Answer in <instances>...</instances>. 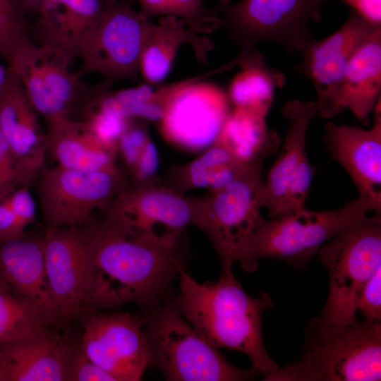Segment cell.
I'll return each instance as SVG.
<instances>
[{
  "instance_id": "cell-1",
  "label": "cell",
  "mask_w": 381,
  "mask_h": 381,
  "mask_svg": "<svg viewBox=\"0 0 381 381\" xmlns=\"http://www.w3.org/2000/svg\"><path fill=\"white\" fill-rule=\"evenodd\" d=\"M83 226L91 254L83 315L131 302L150 308L158 305L181 265L178 246L128 236L102 221L90 219Z\"/></svg>"
},
{
  "instance_id": "cell-2",
  "label": "cell",
  "mask_w": 381,
  "mask_h": 381,
  "mask_svg": "<svg viewBox=\"0 0 381 381\" xmlns=\"http://www.w3.org/2000/svg\"><path fill=\"white\" fill-rule=\"evenodd\" d=\"M176 305L185 318L217 348L244 353L265 378L279 365L270 356L262 334V317L273 303L265 292L246 293L233 272H221L216 282L200 283L181 265ZM264 380V379H263Z\"/></svg>"
},
{
  "instance_id": "cell-3",
  "label": "cell",
  "mask_w": 381,
  "mask_h": 381,
  "mask_svg": "<svg viewBox=\"0 0 381 381\" xmlns=\"http://www.w3.org/2000/svg\"><path fill=\"white\" fill-rule=\"evenodd\" d=\"M300 358L279 367L266 381H377L381 380V321L332 325L308 322Z\"/></svg>"
},
{
  "instance_id": "cell-4",
  "label": "cell",
  "mask_w": 381,
  "mask_h": 381,
  "mask_svg": "<svg viewBox=\"0 0 381 381\" xmlns=\"http://www.w3.org/2000/svg\"><path fill=\"white\" fill-rule=\"evenodd\" d=\"M381 208L358 197L331 210L311 211L306 207L277 218L263 219L241 250L237 262L253 272L260 258L278 260L303 269L320 248L356 219Z\"/></svg>"
},
{
  "instance_id": "cell-5",
  "label": "cell",
  "mask_w": 381,
  "mask_h": 381,
  "mask_svg": "<svg viewBox=\"0 0 381 381\" xmlns=\"http://www.w3.org/2000/svg\"><path fill=\"white\" fill-rule=\"evenodd\" d=\"M143 318L151 364L172 381H243L260 374L230 363L185 318L176 303L157 305Z\"/></svg>"
},
{
  "instance_id": "cell-6",
  "label": "cell",
  "mask_w": 381,
  "mask_h": 381,
  "mask_svg": "<svg viewBox=\"0 0 381 381\" xmlns=\"http://www.w3.org/2000/svg\"><path fill=\"white\" fill-rule=\"evenodd\" d=\"M317 259L329 278L328 296L318 317L332 325L354 322L357 296L381 267L380 213L348 225L320 248Z\"/></svg>"
},
{
  "instance_id": "cell-7",
  "label": "cell",
  "mask_w": 381,
  "mask_h": 381,
  "mask_svg": "<svg viewBox=\"0 0 381 381\" xmlns=\"http://www.w3.org/2000/svg\"><path fill=\"white\" fill-rule=\"evenodd\" d=\"M199 198L186 196L159 178L131 183L102 212L101 220L123 234L178 246L188 225L193 224Z\"/></svg>"
},
{
  "instance_id": "cell-8",
  "label": "cell",
  "mask_w": 381,
  "mask_h": 381,
  "mask_svg": "<svg viewBox=\"0 0 381 381\" xmlns=\"http://www.w3.org/2000/svg\"><path fill=\"white\" fill-rule=\"evenodd\" d=\"M262 163L253 164L222 188L199 198L193 225L212 242L221 272H232L241 250L264 219L260 204Z\"/></svg>"
},
{
  "instance_id": "cell-9",
  "label": "cell",
  "mask_w": 381,
  "mask_h": 381,
  "mask_svg": "<svg viewBox=\"0 0 381 381\" xmlns=\"http://www.w3.org/2000/svg\"><path fill=\"white\" fill-rule=\"evenodd\" d=\"M233 68L231 62L205 73L169 84V96L158 129L168 143L190 152L216 140L229 116L228 95L207 77Z\"/></svg>"
},
{
  "instance_id": "cell-10",
  "label": "cell",
  "mask_w": 381,
  "mask_h": 381,
  "mask_svg": "<svg viewBox=\"0 0 381 381\" xmlns=\"http://www.w3.org/2000/svg\"><path fill=\"white\" fill-rule=\"evenodd\" d=\"M326 0H240L220 6L228 37L241 47L275 43L287 53H300L314 37L310 26L322 18Z\"/></svg>"
},
{
  "instance_id": "cell-11",
  "label": "cell",
  "mask_w": 381,
  "mask_h": 381,
  "mask_svg": "<svg viewBox=\"0 0 381 381\" xmlns=\"http://www.w3.org/2000/svg\"><path fill=\"white\" fill-rule=\"evenodd\" d=\"M131 184L118 168L80 171L56 165L44 169L37 194L47 228L78 226L103 212L111 200Z\"/></svg>"
},
{
  "instance_id": "cell-12",
  "label": "cell",
  "mask_w": 381,
  "mask_h": 381,
  "mask_svg": "<svg viewBox=\"0 0 381 381\" xmlns=\"http://www.w3.org/2000/svg\"><path fill=\"white\" fill-rule=\"evenodd\" d=\"M282 114L289 127L281 152L262 179L260 204L270 219L306 207L315 168L308 161L306 137L310 121L318 116L314 102H286Z\"/></svg>"
},
{
  "instance_id": "cell-13",
  "label": "cell",
  "mask_w": 381,
  "mask_h": 381,
  "mask_svg": "<svg viewBox=\"0 0 381 381\" xmlns=\"http://www.w3.org/2000/svg\"><path fill=\"white\" fill-rule=\"evenodd\" d=\"M153 22L121 1L107 5L80 54L83 71L112 83L138 80L139 63Z\"/></svg>"
},
{
  "instance_id": "cell-14",
  "label": "cell",
  "mask_w": 381,
  "mask_h": 381,
  "mask_svg": "<svg viewBox=\"0 0 381 381\" xmlns=\"http://www.w3.org/2000/svg\"><path fill=\"white\" fill-rule=\"evenodd\" d=\"M71 59L33 40L13 54L9 68L20 82L31 105L46 120L68 116L87 98L79 75L71 71Z\"/></svg>"
},
{
  "instance_id": "cell-15",
  "label": "cell",
  "mask_w": 381,
  "mask_h": 381,
  "mask_svg": "<svg viewBox=\"0 0 381 381\" xmlns=\"http://www.w3.org/2000/svg\"><path fill=\"white\" fill-rule=\"evenodd\" d=\"M83 316L80 344L85 355L116 381L140 380L151 365L143 318L121 312Z\"/></svg>"
},
{
  "instance_id": "cell-16",
  "label": "cell",
  "mask_w": 381,
  "mask_h": 381,
  "mask_svg": "<svg viewBox=\"0 0 381 381\" xmlns=\"http://www.w3.org/2000/svg\"><path fill=\"white\" fill-rule=\"evenodd\" d=\"M47 279L62 321L84 313L91 282V254L82 225L47 228L43 237Z\"/></svg>"
},
{
  "instance_id": "cell-17",
  "label": "cell",
  "mask_w": 381,
  "mask_h": 381,
  "mask_svg": "<svg viewBox=\"0 0 381 381\" xmlns=\"http://www.w3.org/2000/svg\"><path fill=\"white\" fill-rule=\"evenodd\" d=\"M380 26L368 23L351 9L346 20L335 32L322 40L314 38L300 53L297 70L315 87L318 116L331 101L355 51Z\"/></svg>"
},
{
  "instance_id": "cell-18",
  "label": "cell",
  "mask_w": 381,
  "mask_h": 381,
  "mask_svg": "<svg viewBox=\"0 0 381 381\" xmlns=\"http://www.w3.org/2000/svg\"><path fill=\"white\" fill-rule=\"evenodd\" d=\"M52 326L0 344L3 381H68L73 345Z\"/></svg>"
},
{
  "instance_id": "cell-19",
  "label": "cell",
  "mask_w": 381,
  "mask_h": 381,
  "mask_svg": "<svg viewBox=\"0 0 381 381\" xmlns=\"http://www.w3.org/2000/svg\"><path fill=\"white\" fill-rule=\"evenodd\" d=\"M374 109L375 123L369 130L328 122L324 143L332 158L351 176L358 197L381 208L380 99Z\"/></svg>"
},
{
  "instance_id": "cell-20",
  "label": "cell",
  "mask_w": 381,
  "mask_h": 381,
  "mask_svg": "<svg viewBox=\"0 0 381 381\" xmlns=\"http://www.w3.org/2000/svg\"><path fill=\"white\" fill-rule=\"evenodd\" d=\"M106 6L102 0H49L37 11L30 37L71 59L79 57Z\"/></svg>"
},
{
  "instance_id": "cell-21",
  "label": "cell",
  "mask_w": 381,
  "mask_h": 381,
  "mask_svg": "<svg viewBox=\"0 0 381 381\" xmlns=\"http://www.w3.org/2000/svg\"><path fill=\"white\" fill-rule=\"evenodd\" d=\"M381 91V26L351 57L329 104L320 115L331 118L346 109L365 123Z\"/></svg>"
},
{
  "instance_id": "cell-22",
  "label": "cell",
  "mask_w": 381,
  "mask_h": 381,
  "mask_svg": "<svg viewBox=\"0 0 381 381\" xmlns=\"http://www.w3.org/2000/svg\"><path fill=\"white\" fill-rule=\"evenodd\" d=\"M0 279L62 321L47 279L43 238L25 234L0 243Z\"/></svg>"
},
{
  "instance_id": "cell-23",
  "label": "cell",
  "mask_w": 381,
  "mask_h": 381,
  "mask_svg": "<svg viewBox=\"0 0 381 381\" xmlns=\"http://www.w3.org/2000/svg\"><path fill=\"white\" fill-rule=\"evenodd\" d=\"M46 122L47 154L56 165L80 171L117 167L118 151L98 140L84 121L64 116Z\"/></svg>"
},
{
  "instance_id": "cell-24",
  "label": "cell",
  "mask_w": 381,
  "mask_h": 381,
  "mask_svg": "<svg viewBox=\"0 0 381 381\" xmlns=\"http://www.w3.org/2000/svg\"><path fill=\"white\" fill-rule=\"evenodd\" d=\"M9 70L0 95V130L17 157L42 169L47 154L46 132L20 82Z\"/></svg>"
},
{
  "instance_id": "cell-25",
  "label": "cell",
  "mask_w": 381,
  "mask_h": 381,
  "mask_svg": "<svg viewBox=\"0 0 381 381\" xmlns=\"http://www.w3.org/2000/svg\"><path fill=\"white\" fill-rule=\"evenodd\" d=\"M183 44L191 46L201 62L207 61V54L213 47L209 38L191 31L178 17L161 16L153 23L139 63V74L145 83L155 85L165 79Z\"/></svg>"
},
{
  "instance_id": "cell-26",
  "label": "cell",
  "mask_w": 381,
  "mask_h": 381,
  "mask_svg": "<svg viewBox=\"0 0 381 381\" xmlns=\"http://www.w3.org/2000/svg\"><path fill=\"white\" fill-rule=\"evenodd\" d=\"M253 164H244L226 147L215 140L191 162L169 167L160 181L181 194L198 188H206L213 192L228 184Z\"/></svg>"
},
{
  "instance_id": "cell-27",
  "label": "cell",
  "mask_w": 381,
  "mask_h": 381,
  "mask_svg": "<svg viewBox=\"0 0 381 381\" xmlns=\"http://www.w3.org/2000/svg\"><path fill=\"white\" fill-rule=\"evenodd\" d=\"M237 56L241 70L230 83L229 99L235 109L265 117L274 89L283 86L285 76L269 67L254 47H241Z\"/></svg>"
},
{
  "instance_id": "cell-28",
  "label": "cell",
  "mask_w": 381,
  "mask_h": 381,
  "mask_svg": "<svg viewBox=\"0 0 381 381\" xmlns=\"http://www.w3.org/2000/svg\"><path fill=\"white\" fill-rule=\"evenodd\" d=\"M216 140L246 164L263 162L279 143L278 135L267 130L265 117L235 108Z\"/></svg>"
},
{
  "instance_id": "cell-29",
  "label": "cell",
  "mask_w": 381,
  "mask_h": 381,
  "mask_svg": "<svg viewBox=\"0 0 381 381\" xmlns=\"http://www.w3.org/2000/svg\"><path fill=\"white\" fill-rule=\"evenodd\" d=\"M59 323L43 308L18 294L0 279V344Z\"/></svg>"
},
{
  "instance_id": "cell-30",
  "label": "cell",
  "mask_w": 381,
  "mask_h": 381,
  "mask_svg": "<svg viewBox=\"0 0 381 381\" xmlns=\"http://www.w3.org/2000/svg\"><path fill=\"white\" fill-rule=\"evenodd\" d=\"M32 41L18 0H0V56L11 63L15 52Z\"/></svg>"
},
{
  "instance_id": "cell-31",
  "label": "cell",
  "mask_w": 381,
  "mask_h": 381,
  "mask_svg": "<svg viewBox=\"0 0 381 381\" xmlns=\"http://www.w3.org/2000/svg\"><path fill=\"white\" fill-rule=\"evenodd\" d=\"M41 171L14 154L0 130V201L16 188L28 186Z\"/></svg>"
},
{
  "instance_id": "cell-32",
  "label": "cell",
  "mask_w": 381,
  "mask_h": 381,
  "mask_svg": "<svg viewBox=\"0 0 381 381\" xmlns=\"http://www.w3.org/2000/svg\"><path fill=\"white\" fill-rule=\"evenodd\" d=\"M170 16L183 20L196 33H211L223 26L218 14L207 10L202 0H171Z\"/></svg>"
},
{
  "instance_id": "cell-33",
  "label": "cell",
  "mask_w": 381,
  "mask_h": 381,
  "mask_svg": "<svg viewBox=\"0 0 381 381\" xmlns=\"http://www.w3.org/2000/svg\"><path fill=\"white\" fill-rule=\"evenodd\" d=\"M150 138L145 124L133 122V119L119 139L118 155H121L130 173Z\"/></svg>"
},
{
  "instance_id": "cell-34",
  "label": "cell",
  "mask_w": 381,
  "mask_h": 381,
  "mask_svg": "<svg viewBox=\"0 0 381 381\" xmlns=\"http://www.w3.org/2000/svg\"><path fill=\"white\" fill-rule=\"evenodd\" d=\"M356 309L363 320L381 321V267L361 289L356 298Z\"/></svg>"
},
{
  "instance_id": "cell-35",
  "label": "cell",
  "mask_w": 381,
  "mask_h": 381,
  "mask_svg": "<svg viewBox=\"0 0 381 381\" xmlns=\"http://www.w3.org/2000/svg\"><path fill=\"white\" fill-rule=\"evenodd\" d=\"M68 381H116L106 370L93 363L84 353L80 344L73 345Z\"/></svg>"
},
{
  "instance_id": "cell-36",
  "label": "cell",
  "mask_w": 381,
  "mask_h": 381,
  "mask_svg": "<svg viewBox=\"0 0 381 381\" xmlns=\"http://www.w3.org/2000/svg\"><path fill=\"white\" fill-rule=\"evenodd\" d=\"M159 165V155L156 145L150 138L138 160L130 174L131 183H142L155 179Z\"/></svg>"
},
{
  "instance_id": "cell-37",
  "label": "cell",
  "mask_w": 381,
  "mask_h": 381,
  "mask_svg": "<svg viewBox=\"0 0 381 381\" xmlns=\"http://www.w3.org/2000/svg\"><path fill=\"white\" fill-rule=\"evenodd\" d=\"M6 199L18 219L25 228L35 222L36 205L28 186L16 188Z\"/></svg>"
},
{
  "instance_id": "cell-38",
  "label": "cell",
  "mask_w": 381,
  "mask_h": 381,
  "mask_svg": "<svg viewBox=\"0 0 381 381\" xmlns=\"http://www.w3.org/2000/svg\"><path fill=\"white\" fill-rule=\"evenodd\" d=\"M25 229L6 199L0 201V243L22 236Z\"/></svg>"
},
{
  "instance_id": "cell-39",
  "label": "cell",
  "mask_w": 381,
  "mask_h": 381,
  "mask_svg": "<svg viewBox=\"0 0 381 381\" xmlns=\"http://www.w3.org/2000/svg\"><path fill=\"white\" fill-rule=\"evenodd\" d=\"M368 23L381 25V0H340Z\"/></svg>"
},
{
  "instance_id": "cell-40",
  "label": "cell",
  "mask_w": 381,
  "mask_h": 381,
  "mask_svg": "<svg viewBox=\"0 0 381 381\" xmlns=\"http://www.w3.org/2000/svg\"><path fill=\"white\" fill-rule=\"evenodd\" d=\"M138 2L140 6L139 12L146 18L170 16L171 0H138Z\"/></svg>"
},
{
  "instance_id": "cell-41",
  "label": "cell",
  "mask_w": 381,
  "mask_h": 381,
  "mask_svg": "<svg viewBox=\"0 0 381 381\" xmlns=\"http://www.w3.org/2000/svg\"><path fill=\"white\" fill-rule=\"evenodd\" d=\"M49 0H18L20 8L25 15V13H35L44 6Z\"/></svg>"
},
{
  "instance_id": "cell-42",
  "label": "cell",
  "mask_w": 381,
  "mask_h": 381,
  "mask_svg": "<svg viewBox=\"0 0 381 381\" xmlns=\"http://www.w3.org/2000/svg\"><path fill=\"white\" fill-rule=\"evenodd\" d=\"M9 67H5L0 63V95L3 91L9 76Z\"/></svg>"
},
{
  "instance_id": "cell-43",
  "label": "cell",
  "mask_w": 381,
  "mask_h": 381,
  "mask_svg": "<svg viewBox=\"0 0 381 381\" xmlns=\"http://www.w3.org/2000/svg\"><path fill=\"white\" fill-rule=\"evenodd\" d=\"M220 6H226L231 4V0H218Z\"/></svg>"
},
{
  "instance_id": "cell-44",
  "label": "cell",
  "mask_w": 381,
  "mask_h": 381,
  "mask_svg": "<svg viewBox=\"0 0 381 381\" xmlns=\"http://www.w3.org/2000/svg\"><path fill=\"white\" fill-rule=\"evenodd\" d=\"M123 0H105L107 5H110L116 2L122 1Z\"/></svg>"
},
{
  "instance_id": "cell-45",
  "label": "cell",
  "mask_w": 381,
  "mask_h": 381,
  "mask_svg": "<svg viewBox=\"0 0 381 381\" xmlns=\"http://www.w3.org/2000/svg\"><path fill=\"white\" fill-rule=\"evenodd\" d=\"M0 381H3L2 373H1V367H0Z\"/></svg>"
}]
</instances>
